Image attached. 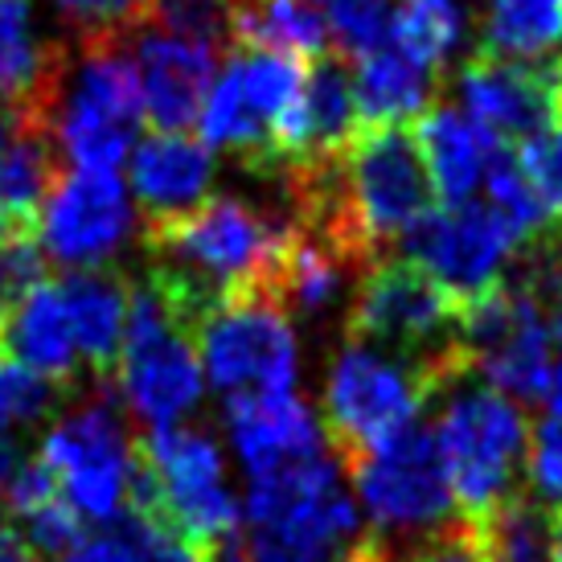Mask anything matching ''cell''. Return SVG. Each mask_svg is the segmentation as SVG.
I'll use <instances>...</instances> for the list:
<instances>
[{
  "label": "cell",
  "mask_w": 562,
  "mask_h": 562,
  "mask_svg": "<svg viewBox=\"0 0 562 562\" xmlns=\"http://www.w3.org/2000/svg\"><path fill=\"white\" fill-rule=\"evenodd\" d=\"M550 562H562V501L550 509Z\"/></svg>",
  "instance_id": "60d3db41"
},
{
  "label": "cell",
  "mask_w": 562,
  "mask_h": 562,
  "mask_svg": "<svg viewBox=\"0 0 562 562\" xmlns=\"http://www.w3.org/2000/svg\"><path fill=\"white\" fill-rule=\"evenodd\" d=\"M353 108L361 127H394L419 120L436 103V70L406 58L398 46H382L353 63Z\"/></svg>",
  "instance_id": "44dd1931"
},
{
  "label": "cell",
  "mask_w": 562,
  "mask_h": 562,
  "mask_svg": "<svg viewBox=\"0 0 562 562\" xmlns=\"http://www.w3.org/2000/svg\"><path fill=\"white\" fill-rule=\"evenodd\" d=\"M16 120H21L16 103H4V99H0V153H4V148H9V140H13Z\"/></svg>",
  "instance_id": "ab89813d"
},
{
  "label": "cell",
  "mask_w": 562,
  "mask_h": 562,
  "mask_svg": "<svg viewBox=\"0 0 562 562\" xmlns=\"http://www.w3.org/2000/svg\"><path fill=\"white\" fill-rule=\"evenodd\" d=\"M547 415H554V419H562V366H554V378H550Z\"/></svg>",
  "instance_id": "b9f144b4"
},
{
  "label": "cell",
  "mask_w": 562,
  "mask_h": 562,
  "mask_svg": "<svg viewBox=\"0 0 562 562\" xmlns=\"http://www.w3.org/2000/svg\"><path fill=\"white\" fill-rule=\"evenodd\" d=\"M484 189H488V205H493L501 218L514 226V235L521 238V250L559 231V226L550 222L547 205L538 198V189L530 186V177L517 165L514 144H501L497 153H493L488 169H484Z\"/></svg>",
  "instance_id": "f1b7e54d"
},
{
  "label": "cell",
  "mask_w": 562,
  "mask_h": 562,
  "mask_svg": "<svg viewBox=\"0 0 562 562\" xmlns=\"http://www.w3.org/2000/svg\"><path fill=\"white\" fill-rule=\"evenodd\" d=\"M337 562H391V547H386V538H378L374 530L361 533L353 547L345 550Z\"/></svg>",
  "instance_id": "74e56055"
},
{
  "label": "cell",
  "mask_w": 562,
  "mask_h": 562,
  "mask_svg": "<svg viewBox=\"0 0 562 562\" xmlns=\"http://www.w3.org/2000/svg\"><path fill=\"white\" fill-rule=\"evenodd\" d=\"M526 493H533V501H547V505L562 501V419L554 415H542V423L530 427Z\"/></svg>",
  "instance_id": "e575fe53"
},
{
  "label": "cell",
  "mask_w": 562,
  "mask_h": 562,
  "mask_svg": "<svg viewBox=\"0 0 562 562\" xmlns=\"http://www.w3.org/2000/svg\"><path fill=\"white\" fill-rule=\"evenodd\" d=\"M136 210L120 169H70L49 189L37 243L66 271H99L132 238Z\"/></svg>",
  "instance_id": "4fadbf2b"
},
{
  "label": "cell",
  "mask_w": 562,
  "mask_h": 562,
  "mask_svg": "<svg viewBox=\"0 0 562 562\" xmlns=\"http://www.w3.org/2000/svg\"><path fill=\"white\" fill-rule=\"evenodd\" d=\"M415 144H419L427 181L436 189L439 205H464L484 186V169L501 144L488 127L464 115L452 103H431L415 120Z\"/></svg>",
  "instance_id": "ac0fdd59"
},
{
  "label": "cell",
  "mask_w": 562,
  "mask_h": 562,
  "mask_svg": "<svg viewBox=\"0 0 562 562\" xmlns=\"http://www.w3.org/2000/svg\"><path fill=\"white\" fill-rule=\"evenodd\" d=\"M313 4H321V0H313Z\"/></svg>",
  "instance_id": "ee69618b"
},
{
  "label": "cell",
  "mask_w": 562,
  "mask_h": 562,
  "mask_svg": "<svg viewBox=\"0 0 562 562\" xmlns=\"http://www.w3.org/2000/svg\"><path fill=\"white\" fill-rule=\"evenodd\" d=\"M328 42L333 54L358 63L374 49L391 46L394 0H328Z\"/></svg>",
  "instance_id": "f546056e"
},
{
  "label": "cell",
  "mask_w": 562,
  "mask_h": 562,
  "mask_svg": "<svg viewBox=\"0 0 562 562\" xmlns=\"http://www.w3.org/2000/svg\"><path fill=\"white\" fill-rule=\"evenodd\" d=\"M58 562H210L205 554L181 542L172 530H165L160 521L124 509L120 517H111L103 526H94L91 533L82 530L75 550Z\"/></svg>",
  "instance_id": "484cf974"
},
{
  "label": "cell",
  "mask_w": 562,
  "mask_h": 562,
  "mask_svg": "<svg viewBox=\"0 0 562 562\" xmlns=\"http://www.w3.org/2000/svg\"><path fill=\"white\" fill-rule=\"evenodd\" d=\"M308 66L288 54H263V49H243L218 70V79L210 87L198 115L202 144L238 153L247 165L276 169L271 157V132L280 124V115L296 103L304 87Z\"/></svg>",
  "instance_id": "8fae6325"
},
{
  "label": "cell",
  "mask_w": 562,
  "mask_h": 562,
  "mask_svg": "<svg viewBox=\"0 0 562 562\" xmlns=\"http://www.w3.org/2000/svg\"><path fill=\"white\" fill-rule=\"evenodd\" d=\"M37 460L49 469L63 501L79 517L103 526L120 517L136 484V443L111 394L75 406L42 439Z\"/></svg>",
  "instance_id": "9c48e42d"
},
{
  "label": "cell",
  "mask_w": 562,
  "mask_h": 562,
  "mask_svg": "<svg viewBox=\"0 0 562 562\" xmlns=\"http://www.w3.org/2000/svg\"><path fill=\"white\" fill-rule=\"evenodd\" d=\"M210 562H247V559H243V550H238V547H226L222 554H214Z\"/></svg>",
  "instance_id": "7bdbcfd3"
},
{
  "label": "cell",
  "mask_w": 562,
  "mask_h": 562,
  "mask_svg": "<svg viewBox=\"0 0 562 562\" xmlns=\"http://www.w3.org/2000/svg\"><path fill=\"white\" fill-rule=\"evenodd\" d=\"M202 374L226 398H280L296 394L300 341L292 316L267 292L222 300L198 333Z\"/></svg>",
  "instance_id": "ba28073f"
},
{
  "label": "cell",
  "mask_w": 562,
  "mask_h": 562,
  "mask_svg": "<svg viewBox=\"0 0 562 562\" xmlns=\"http://www.w3.org/2000/svg\"><path fill=\"white\" fill-rule=\"evenodd\" d=\"M79 37H127L153 13V0H58Z\"/></svg>",
  "instance_id": "d6a6232c"
},
{
  "label": "cell",
  "mask_w": 562,
  "mask_h": 562,
  "mask_svg": "<svg viewBox=\"0 0 562 562\" xmlns=\"http://www.w3.org/2000/svg\"><path fill=\"white\" fill-rule=\"evenodd\" d=\"M0 361H13L21 370L46 378L49 386L75 378L79 349H75L58 283H37L9 313H0Z\"/></svg>",
  "instance_id": "d6986e66"
},
{
  "label": "cell",
  "mask_w": 562,
  "mask_h": 562,
  "mask_svg": "<svg viewBox=\"0 0 562 562\" xmlns=\"http://www.w3.org/2000/svg\"><path fill=\"white\" fill-rule=\"evenodd\" d=\"M214 153L189 132H153L132 148V193L148 226L181 218L210 198Z\"/></svg>",
  "instance_id": "e0dca14e"
},
{
  "label": "cell",
  "mask_w": 562,
  "mask_h": 562,
  "mask_svg": "<svg viewBox=\"0 0 562 562\" xmlns=\"http://www.w3.org/2000/svg\"><path fill=\"white\" fill-rule=\"evenodd\" d=\"M144 25L226 49L231 46V0H153V13Z\"/></svg>",
  "instance_id": "4dcf8cb0"
},
{
  "label": "cell",
  "mask_w": 562,
  "mask_h": 562,
  "mask_svg": "<svg viewBox=\"0 0 562 562\" xmlns=\"http://www.w3.org/2000/svg\"><path fill=\"white\" fill-rule=\"evenodd\" d=\"M345 469L353 476V493L366 505V517L378 538L406 533L415 542L460 517L443 460H439L436 431L423 423H411L398 436L382 439L378 448L361 452Z\"/></svg>",
  "instance_id": "30bf717a"
},
{
  "label": "cell",
  "mask_w": 562,
  "mask_h": 562,
  "mask_svg": "<svg viewBox=\"0 0 562 562\" xmlns=\"http://www.w3.org/2000/svg\"><path fill=\"white\" fill-rule=\"evenodd\" d=\"M472 526L488 562H550V509L526 493Z\"/></svg>",
  "instance_id": "83f0119b"
},
{
  "label": "cell",
  "mask_w": 562,
  "mask_h": 562,
  "mask_svg": "<svg viewBox=\"0 0 562 562\" xmlns=\"http://www.w3.org/2000/svg\"><path fill=\"white\" fill-rule=\"evenodd\" d=\"M481 49L514 63L559 58L562 0H484Z\"/></svg>",
  "instance_id": "d4e9b609"
},
{
  "label": "cell",
  "mask_w": 562,
  "mask_h": 562,
  "mask_svg": "<svg viewBox=\"0 0 562 562\" xmlns=\"http://www.w3.org/2000/svg\"><path fill=\"white\" fill-rule=\"evenodd\" d=\"M54 386L46 378L21 370L13 361H0V436H9L16 423H37L54 406Z\"/></svg>",
  "instance_id": "836d02e7"
},
{
  "label": "cell",
  "mask_w": 562,
  "mask_h": 562,
  "mask_svg": "<svg viewBox=\"0 0 562 562\" xmlns=\"http://www.w3.org/2000/svg\"><path fill=\"white\" fill-rule=\"evenodd\" d=\"M247 562H337L358 542V501L341 488L333 452L250 476L247 488Z\"/></svg>",
  "instance_id": "277c9868"
},
{
  "label": "cell",
  "mask_w": 562,
  "mask_h": 562,
  "mask_svg": "<svg viewBox=\"0 0 562 562\" xmlns=\"http://www.w3.org/2000/svg\"><path fill=\"white\" fill-rule=\"evenodd\" d=\"M127 509L160 521L205 559L235 547L243 517L218 439L181 423L148 427L136 443V484Z\"/></svg>",
  "instance_id": "3957f363"
},
{
  "label": "cell",
  "mask_w": 562,
  "mask_h": 562,
  "mask_svg": "<svg viewBox=\"0 0 562 562\" xmlns=\"http://www.w3.org/2000/svg\"><path fill=\"white\" fill-rule=\"evenodd\" d=\"M111 374L127 411L148 427H177L202 403L205 374L193 328L153 280L127 292L124 345Z\"/></svg>",
  "instance_id": "8992f818"
},
{
  "label": "cell",
  "mask_w": 562,
  "mask_h": 562,
  "mask_svg": "<svg viewBox=\"0 0 562 562\" xmlns=\"http://www.w3.org/2000/svg\"><path fill=\"white\" fill-rule=\"evenodd\" d=\"M58 157L70 169H120L140 136L144 99L127 37H82L79 63H66L33 103Z\"/></svg>",
  "instance_id": "7a4b0ae2"
},
{
  "label": "cell",
  "mask_w": 562,
  "mask_h": 562,
  "mask_svg": "<svg viewBox=\"0 0 562 562\" xmlns=\"http://www.w3.org/2000/svg\"><path fill=\"white\" fill-rule=\"evenodd\" d=\"M514 157L521 172L530 177V186L538 189L550 222L562 231V124H554L533 140L514 144Z\"/></svg>",
  "instance_id": "1f68e13d"
},
{
  "label": "cell",
  "mask_w": 562,
  "mask_h": 562,
  "mask_svg": "<svg viewBox=\"0 0 562 562\" xmlns=\"http://www.w3.org/2000/svg\"><path fill=\"white\" fill-rule=\"evenodd\" d=\"M58 296H63L70 333H75L79 361H87L99 378H108L120 361V345H124L127 283L103 267L99 271H66Z\"/></svg>",
  "instance_id": "ffe728a7"
},
{
  "label": "cell",
  "mask_w": 562,
  "mask_h": 562,
  "mask_svg": "<svg viewBox=\"0 0 562 562\" xmlns=\"http://www.w3.org/2000/svg\"><path fill=\"white\" fill-rule=\"evenodd\" d=\"M231 46L316 63L333 42L325 9L313 0H231Z\"/></svg>",
  "instance_id": "7402d4cb"
},
{
  "label": "cell",
  "mask_w": 562,
  "mask_h": 562,
  "mask_svg": "<svg viewBox=\"0 0 562 562\" xmlns=\"http://www.w3.org/2000/svg\"><path fill=\"white\" fill-rule=\"evenodd\" d=\"M16 111L21 120H16L13 140L0 153V210H9L25 226H37L49 189L63 172H58V148L49 140L46 120L25 108Z\"/></svg>",
  "instance_id": "603a6c76"
},
{
  "label": "cell",
  "mask_w": 562,
  "mask_h": 562,
  "mask_svg": "<svg viewBox=\"0 0 562 562\" xmlns=\"http://www.w3.org/2000/svg\"><path fill=\"white\" fill-rule=\"evenodd\" d=\"M460 308L464 300L439 288L423 267L403 255H382L378 263L361 271L349 316H345V341L415 361L439 378L464 353Z\"/></svg>",
  "instance_id": "5b68a950"
},
{
  "label": "cell",
  "mask_w": 562,
  "mask_h": 562,
  "mask_svg": "<svg viewBox=\"0 0 562 562\" xmlns=\"http://www.w3.org/2000/svg\"><path fill=\"white\" fill-rule=\"evenodd\" d=\"M226 431L250 476L292 469L316 456H328L325 427L316 423L313 406L296 394L280 398H226Z\"/></svg>",
  "instance_id": "2e32d148"
},
{
  "label": "cell",
  "mask_w": 562,
  "mask_h": 562,
  "mask_svg": "<svg viewBox=\"0 0 562 562\" xmlns=\"http://www.w3.org/2000/svg\"><path fill=\"white\" fill-rule=\"evenodd\" d=\"M16 448H13V436H0V493H4V484H9V476L16 472Z\"/></svg>",
  "instance_id": "f35d334b"
},
{
  "label": "cell",
  "mask_w": 562,
  "mask_h": 562,
  "mask_svg": "<svg viewBox=\"0 0 562 562\" xmlns=\"http://www.w3.org/2000/svg\"><path fill=\"white\" fill-rule=\"evenodd\" d=\"M464 42V9L456 0H398L391 46L427 70H443Z\"/></svg>",
  "instance_id": "4316f807"
},
{
  "label": "cell",
  "mask_w": 562,
  "mask_h": 562,
  "mask_svg": "<svg viewBox=\"0 0 562 562\" xmlns=\"http://www.w3.org/2000/svg\"><path fill=\"white\" fill-rule=\"evenodd\" d=\"M391 562H488V554H484V547H481L476 526L464 521V517H456L443 530L415 538L403 554L391 550Z\"/></svg>",
  "instance_id": "d590c367"
},
{
  "label": "cell",
  "mask_w": 562,
  "mask_h": 562,
  "mask_svg": "<svg viewBox=\"0 0 562 562\" xmlns=\"http://www.w3.org/2000/svg\"><path fill=\"white\" fill-rule=\"evenodd\" d=\"M431 370L415 361L378 353L370 345L345 341L325 378V443L333 460H358L382 439L419 423L431 406Z\"/></svg>",
  "instance_id": "52a82bcc"
},
{
  "label": "cell",
  "mask_w": 562,
  "mask_h": 562,
  "mask_svg": "<svg viewBox=\"0 0 562 562\" xmlns=\"http://www.w3.org/2000/svg\"><path fill=\"white\" fill-rule=\"evenodd\" d=\"M127 49H132L136 79H140L144 120L153 124V132H189L202 115L205 94L218 79L226 49L172 37L153 25L127 33Z\"/></svg>",
  "instance_id": "9a60e30c"
},
{
  "label": "cell",
  "mask_w": 562,
  "mask_h": 562,
  "mask_svg": "<svg viewBox=\"0 0 562 562\" xmlns=\"http://www.w3.org/2000/svg\"><path fill=\"white\" fill-rule=\"evenodd\" d=\"M521 250L514 226L488 202L436 205L403 235V259L423 267L456 300L481 296L505 280V267Z\"/></svg>",
  "instance_id": "7c38bea8"
},
{
  "label": "cell",
  "mask_w": 562,
  "mask_h": 562,
  "mask_svg": "<svg viewBox=\"0 0 562 562\" xmlns=\"http://www.w3.org/2000/svg\"><path fill=\"white\" fill-rule=\"evenodd\" d=\"M431 406V431L456 514L464 521H481L526 493L530 419L514 398L493 391L476 370H464L439 386Z\"/></svg>",
  "instance_id": "6da1fadb"
},
{
  "label": "cell",
  "mask_w": 562,
  "mask_h": 562,
  "mask_svg": "<svg viewBox=\"0 0 562 562\" xmlns=\"http://www.w3.org/2000/svg\"><path fill=\"white\" fill-rule=\"evenodd\" d=\"M63 66V49L42 46L33 37L30 0H0V99L30 108L54 82Z\"/></svg>",
  "instance_id": "cb8c5ba5"
},
{
  "label": "cell",
  "mask_w": 562,
  "mask_h": 562,
  "mask_svg": "<svg viewBox=\"0 0 562 562\" xmlns=\"http://www.w3.org/2000/svg\"><path fill=\"white\" fill-rule=\"evenodd\" d=\"M460 103L497 140L521 144L562 124V54L547 63H514L476 49L460 66Z\"/></svg>",
  "instance_id": "5bb4252c"
},
{
  "label": "cell",
  "mask_w": 562,
  "mask_h": 562,
  "mask_svg": "<svg viewBox=\"0 0 562 562\" xmlns=\"http://www.w3.org/2000/svg\"><path fill=\"white\" fill-rule=\"evenodd\" d=\"M0 562H42V554L30 547V538L9 514H0Z\"/></svg>",
  "instance_id": "8d00e7d4"
}]
</instances>
